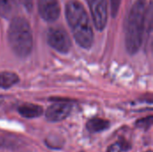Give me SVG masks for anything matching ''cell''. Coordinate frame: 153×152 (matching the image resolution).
I'll return each instance as SVG.
<instances>
[{
    "mask_svg": "<svg viewBox=\"0 0 153 152\" xmlns=\"http://www.w3.org/2000/svg\"><path fill=\"white\" fill-rule=\"evenodd\" d=\"M19 82V77L14 73L3 72L0 73V87L8 89L16 84Z\"/></svg>",
    "mask_w": 153,
    "mask_h": 152,
    "instance_id": "obj_10",
    "label": "cell"
},
{
    "mask_svg": "<svg viewBox=\"0 0 153 152\" xmlns=\"http://www.w3.org/2000/svg\"><path fill=\"white\" fill-rule=\"evenodd\" d=\"M39 13L47 22L56 21L60 13L58 0H38Z\"/></svg>",
    "mask_w": 153,
    "mask_h": 152,
    "instance_id": "obj_6",
    "label": "cell"
},
{
    "mask_svg": "<svg viewBox=\"0 0 153 152\" xmlns=\"http://www.w3.org/2000/svg\"><path fill=\"white\" fill-rule=\"evenodd\" d=\"M48 42L54 49L60 53H67L72 46L67 33L60 28L50 29L48 32Z\"/></svg>",
    "mask_w": 153,
    "mask_h": 152,
    "instance_id": "obj_4",
    "label": "cell"
},
{
    "mask_svg": "<svg viewBox=\"0 0 153 152\" xmlns=\"http://www.w3.org/2000/svg\"><path fill=\"white\" fill-rule=\"evenodd\" d=\"M72 105L67 102H56L52 104L46 111V118L50 122H59L69 116Z\"/></svg>",
    "mask_w": 153,
    "mask_h": 152,
    "instance_id": "obj_7",
    "label": "cell"
},
{
    "mask_svg": "<svg viewBox=\"0 0 153 152\" xmlns=\"http://www.w3.org/2000/svg\"><path fill=\"white\" fill-rule=\"evenodd\" d=\"M147 14V6L144 0H137L132 6L126 31V45L130 54H135L140 48Z\"/></svg>",
    "mask_w": 153,
    "mask_h": 152,
    "instance_id": "obj_2",
    "label": "cell"
},
{
    "mask_svg": "<svg viewBox=\"0 0 153 152\" xmlns=\"http://www.w3.org/2000/svg\"><path fill=\"white\" fill-rule=\"evenodd\" d=\"M125 148H126V144L125 143L117 142V143H114L113 145H111L108 149V151L107 152H121L122 151L125 150Z\"/></svg>",
    "mask_w": 153,
    "mask_h": 152,
    "instance_id": "obj_13",
    "label": "cell"
},
{
    "mask_svg": "<svg viewBox=\"0 0 153 152\" xmlns=\"http://www.w3.org/2000/svg\"><path fill=\"white\" fill-rule=\"evenodd\" d=\"M109 127V122L101 118H92L87 123V129L91 133H100Z\"/></svg>",
    "mask_w": 153,
    "mask_h": 152,
    "instance_id": "obj_9",
    "label": "cell"
},
{
    "mask_svg": "<svg viewBox=\"0 0 153 152\" xmlns=\"http://www.w3.org/2000/svg\"><path fill=\"white\" fill-rule=\"evenodd\" d=\"M149 152H151V151H149Z\"/></svg>",
    "mask_w": 153,
    "mask_h": 152,
    "instance_id": "obj_15",
    "label": "cell"
},
{
    "mask_svg": "<svg viewBox=\"0 0 153 152\" xmlns=\"http://www.w3.org/2000/svg\"><path fill=\"white\" fill-rule=\"evenodd\" d=\"M17 0H0V16L8 18L13 14Z\"/></svg>",
    "mask_w": 153,
    "mask_h": 152,
    "instance_id": "obj_11",
    "label": "cell"
},
{
    "mask_svg": "<svg viewBox=\"0 0 153 152\" xmlns=\"http://www.w3.org/2000/svg\"><path fill=\"white\" fill-rule=\"evenodd\" d=\"M93 19V22L98 30H102L108 21V3L107 0H87Z\"/></svg>",
    "mask_w": 153,
    "mask_h": 152,
    "instance_id": "obj_5",
    "label": "cell"
},
{
    "mask_svg": "<svg viewBox=\"0 0 153 152\" xmlns=\"http://www.w3.org/2000/svg\"><path fill=\"white\" fill-rule=\"evenodd\" d=\"M120 3L121 0H110V4H111V13L112 16L115 17L119 10V6H120Z\"/></svg>",
    "mask_w": 153,
    "mask_h": 152,
    "instance_id": "obj_14",
    "label": "cell"
},
{
    "mask_svg": "<svg viewBox=\"0 0 153 152\" xmlns=\"http://www.w3.org/2000/svg\"><path fill=\"white\" fill-rule=\"evenodd\" d=\"M19 114L26 118H35L39 117L43 113V108L40 106L35 105V104H22L18 108Z\"/></svg>",
    "mask_w": 153,
    "mask_h": 152,
    "instance_id": "obj_8",
    "label": "cell"
},
{
    "mask_svg": "<svg viewBox=\"0 0 153 152\" xmlns=\"http://www.w3.org/2000/svg\"><path fill=\"white\" fill-rule=\"evenodd\" d=\"M152 116H149V117H146V118L139 120L136 123V125L138 127L146 129V128H149L152 125Z\"/></svg>",
    "mask_w": 153,
    "mask_h": 152,
    "instance_id": "obj_12",
    "label": "cell"
},
{
    "mask_svg": "<svg viewBox=\"0 0 153 152\" xmlns=\"http://www.w3.org/2000/svg\"><path fill=\"white\" fill-rule=\"evenodd\" d=\"M65 14L78 45L86 49L90 48L93 43V30L83 5L76 0H72L66 4Z\"/></svg>",
    "mask_w": 153,
    "mask_h": 152,
    "instance_id": "obj_1",
    "label": "cell"
},
{
    "mask_svg": "<svg viewBox=\"0 0 153 152\" xmlns=\"http://www.w3.org/2000/svg\"><path fill=\"white\" fill-rule=\"evenodd\" d=\"M8 40L13 51L19 56H27L32 49V32L26 19L15 17L8 30Z\"/></svg>",
    "mask_w": 153,
    "mask_h": 152,
    "instance_id": "obj_3",
    "label": "cell"
}]
</instances>
